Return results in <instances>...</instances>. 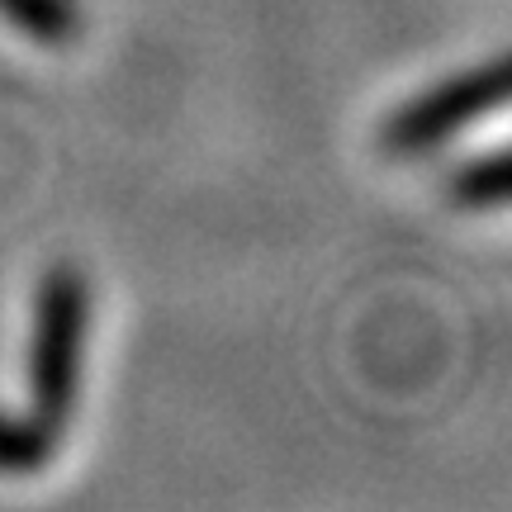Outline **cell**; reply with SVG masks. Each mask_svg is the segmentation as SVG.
I'll use <instances>...</instances> for the list:
<instances>
[{
    "mask_svg": "<svg viewBox=\"0 0 512 512\" xmlns=\"http://www.w3.org/2000/svg\"><path fill=\"white\" fill-rule=\"evenodd\" d=\"M81 342H86V280L72 266L43 275L34 309V347H29V389L34 418L62 432L76 408L81 384Z\"/></svg>",
    "mask_w": 512,
    "mask_h": 512,
    "instance_id": "obj_1",
    "label": "cell"
},
{
    "mask_svg": "<svg viewBox=\"0 0 512 512\" xmlns=\"http://www.w3.org/2000/svg\"><path fill=\"white\" fill-rule=\"evenodd\" d=\"M508 95V62L494 57L475 72H460L451 81H441L432 91H422L413 105H403L389 124H384V152L394 157H422L437 152L441 143H451L465 124L484 119L489 110L503 105Z\"/></svg>",
    "mask_w": 512,
    "mask_h": 512,
    "instance_id": "obj_2",
    "label": "cell"
},
{
    "mask_svg": "<svg viewBox=\"0 0 512 512\" xmlns=\"http://www.w3.org/2000/svg\"><path fill=\"white\" fill-rule=\"evenodd\" d=\"M57 432L38 418H10L0 413V475H34L53 456Z\"/></svg>",
    "mask_w": 512,
    "mask_h": 512,
    "instance_id": "obj_3",
    "label": "cell"
},
{
    "mask_svg": "<svg viewBox=\"0 0 512 512\" xmlns=\"http://www.w3.org/2000/svg\"><path fill=\"white\" fill-rule=\"evenodd\" d=\"M0 19L38 43H67L81 29L76 0H0Z\"/></svg>",
    "mask_w": 512,
    "mask_h": 512,
    "instance_id": "obj_4",
    "label": "cell"
},
{
    "mask_svg": "<svg viewBox=\"0 0 512 512\" xmlns=\"http://www.w3.org/2000/svg\"><path fill=\"white\" fill-rule=\"evenodd\" d=\"M451 190H456V200L465 209H498V204L508 200V157H503V147L484 152L479 162L460 166Z\"/></svg>",
    "mask_w": 512,
    "mask_h": 512,
    "instance_id": "obj_5",
    "label": "cell"
}]
</instances>
